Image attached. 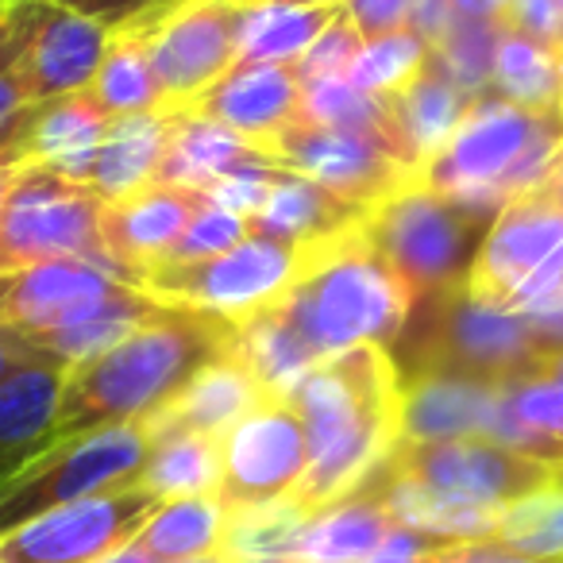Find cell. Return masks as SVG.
I'll return each instance as SVG.
<instances>
[{"mask_svg": "<svg viewBox=\"0 0 563 563\" xmlns=\"http://www.w3.org/2000/svg\"><path fill=\"white\" fill-rule=\"evenodd\" d=\"M286 398L306 421L309 471L294 501L309 514L360 490L401 440V378L378 344L317 363Z\"/></svg>", "mask_w": 563, "mask_h": 563, "instance_id": "6da1fadb", "label": "cell"}, {"mask_svg": "<svg viewBox=\"0 0 563 563\" xmlns=\"http://www.w3.org/2000/svg\"><path fill=\"white\" fill-rule=\"evenodd\" d=\"M228 352H235V321L163 306L117 347L70 371L55 417V444L109 424L147 421Z\"/></svg>", "mask_w": 563, "mask_h": 563, "instance_id": "7a4b0ae2", "label": "cell"}, {"mask_svg": "<svg viewBox=\"0 0 563 563\" xmlns=\"http://www.w3.org/2000/svg\"><path fill=\"white\" fill-rule=\"evenodd\" d=\"M274 306L324 363L360 344H378L390 352L413 313V294L363 240V228H352L313 243L301 278Z\"/></svg>", "mask_w": 563, "mask_h": 563, "instance_id": "3957f363", "label": "cell"}, {"mask_svg": "<svg viewBox=\"0 0 563 563\" xmlns=\"http://www.w3.org/2000/svg\"><path fill=\"white\" fill-rule=\"evenodd\" d=\"M398 378H463L483 386H521L548 375L532 347L525 317L501 301L460 290L417 298L398 344L390 347Z\"/></svg>", "mask_w": 563, "mask_h": 563, "instance_id": "277c9868", "label": "cell"}, {"mask_svg": "<svg viewBox=\"0 0 563 563\" xmlns=\"http://www.w3.org/2000/svg\"><path fill=\"white\" fill-rule=\"evenodd\" d=\"M563 158V112L537 117L498 93L478 97L455 135L417 170L429 189L498 212L509 197L548 186Z\"/></svg>", "mask_w": 563, "mask_h": 563, "instance_id": "5b68a950", "label": "cell"}, {"mask_svg": "<svg viewBox=\"0 0 563 563\" xmlns=\"http://www.w3.org/2000/svg\"><path fill=\"white\" fill-rule=\"evenodd\" d=\"M494 217V209L437 194L413 174L401 189L371 205L360 228L417 301L467 286Z\"/></svg>", "mask_w": 563, "mask_h": 563, "instance_id": "8992f818", "label": "cell"}, {"mask_svg": "<svg viewBox=\"0 0 563 563\" xmlns=\"http://www.w3.org/2000/svg\"><path fill=\"white\" fill-rule=\"evenodd\" d=\"M247 0H155L120 24L147 43L166 112H189L235 70Z\"/></svg>", "mask_w": 563, "mask_h": 563, "instance_id": "52a82bcc", "label": "cell"}, {"mask_svg": "<svg viewBox=\"0 0 563 563\" xmlns=\"http://www.w3.org/2000/svg\"><path fill=\"white\" fill-rule=\"evenodd\" d=\"M151 452L147 421H124L109 429L58 440L35 455L24 471L0 483V537L27 525L47 509L132 486Z\"/></svg>", "mask_w": 563, "mask_h": 563, "instance_id": "ba28073f", "label": "cell"}, {"mask_svg": "<svg viewBox=\"0 0 563 563\" xmlns=\"http://www.w3.org/2000/svg\"><path fill=\"white\" fill-rule=\"evenodd\" d=\"M101 220L104 201L93 186L70 181L43 163H24L0 209V274L51 258H89L109 271Z\"/></svg>", "mask_w": 563, "mask_h": 563, "instance_id": "9c48e42d", "label": "cell"}, {"mask_svg": "<svg viewBox=\"0 0 563 563\" xmlns=\"http://www.w3.org/2000/svg\"><path fill=\"white\" fill-rule=\"evenodd\" d=\"M306 258L309 247L251 232L232 251L205 258V263L155 266L140 290L151 294L158 306L201 309V313H217L240 324L282 301V294L306 271Z\"/></svg>", "mask_w": 563, "mask_h": 563, "instance_id": "30bf717a", "label": "cell"}, {"mask_svg": "<svg viewBox=\"0 0 563 563\" xmlns=\"http://www.w3.org/2000/svg\"><path fill=\"white\" fill-rule=\"evenodd\" d=\"M386 471L486 509H506L560 478L552 463L532 460L490 437L432 440V444L398 440V448L386 460Z\"/></svg>", "mask_w": 563, "mask_h": 563, "instance_id": "8fae6325", "label": "cell"}, {"mask_svg": "<svg viewBox=\"0 0 563 563\" xmlns=\"http://www.w3.org/2000/svg\"><path fill=\"white\" fill-rule=\"evenodd\" d=\"M309 471L306 421L290 398L266 394L243 421L220 437L217 498L228 509H255L294 498Z\"/></svg>", "mask_w": 563, "mask_h": 563, "instance_id": "7c38bea8", "label": "cell"}, {"mask_svg": "<svg viewBox=\"0 0 563 563\" xmlns=\"http://www.w3.org/2000/svg\"><path fill=\"white\" fill-rule=\"evenodd\" d=\"M163 501L140 483L47 509L0 537V563H97L112 548L135 540Z\"/></svg>", "mask_w": 563, "mask_h": 563, "instance_id": "4fadbf2b", "label": "cell"}, {"mask_svg": "<svg viewBox=\"0 0 563 563\" xmlns=\"http://www.w3.org/2000/svg\"><path fill=\"white\" fill-rule=\"evenodd\" d=\"M20 74L35 104L86 93L109 51L112 27L55 0H16Z\"/></svg>", "mask_w": 563, "mask_h": 563, "instance_id": "5bb4252c", "label": "cell"}, {"mask_svg": "<svg viewBox=\"0 0 563 563\" xmlns=\"http://www.w3.org/2000/svg\"><path fill=\"white\" fill-rule=\"evenodd\" d=\"M266 158L282 170L306 174L317 186L332 189L336 197L363 205V209H371L375 201L390 197L394 189H401L413 178V170L378 140L298 124V120L266 143Z\"/></svg>", "mask_w": 563, "mask_h": 563, "instance_id": "9a60e30c", "label": "cell"}, {"mask_svg": "<svg viewBox=\"0 0 563 563\" xmlns=\"http://www.w3.org/2000/svg\"><path fill=\"white\" fill-rule=\"evenodd\" d=\"M563 243V181L525 189L509 197L486 232L478 258L471 266L467 290L486 301L509 306L514 294L548 263Z\"/></svg>", "mask_w": 563, "mask_h": 563, "instance_id": "2e32d148", "label": "cell"}, {"mask_svg": "<svg viewBox=\"0 0 563 563\" xmlns=\"http://www.w3.org/2000/svg\"><path fill=\"white\" fill-rule=\"evenodd\" d=\"M205 201H209L205 194L155 181L128 201L104 205L101 251L109 271L140 290L143 278L170 255V247L178 243V235L186 232V224Z\"/></svg>", "mask_w": 563, "mask_h": 563, "instance_id": "e0dca14e", "label": "cell"}, {"mask_svg": "<svg viewBox=\"0 0 563 563\" xmlns=\"http://www.w3.org/2000/svg\"><path fill=\"white\" fill-rule=\"evenodd\" d=\"M120 286L128 282L89 258H51V263L20 266L0 274V329H16L24 336L55 329L93 301L117 294Z\"/></svg>", "mask_w": 563, "mask_h": 563, "instance_id": "ac0fdd59", "label": "cell"}, {"mask_svg": "<svg viewBox=\"0 0 563 563\" xmlns=\"http://www.w3.org/2000/svg\"><path fill=\"white\" fill-rule=\"evenodd\" d=\"M298 109L301 78L294 63H235V70L189 112L217 120L228 132L266 151L274 135H282L298 120Z\"/></svg>", "mask_w": 563, "mask_h": 563, "instance_id": "d6986e66", "label": "cell"}, {"mask_svg": "<svg viewBox=\"0 0 563 563\" xmlns=\"http://www.w3.org/2000/svg\"><path fill=\"white\" fill-rule=\"evenodd\" d=\"M70 367L35 355L0 383V483L55 448V417Z\"/></svg>", "mask_w": 563, "mask_h": 563, "instance_id": "ffe728a7", "label": "cell"}, {"mask_svg": "<svg viewBox=\"0 0 563 563\" xmlns=\"http://www.w3.org/2000/svg\"><path fill=\"white\" fill-rule=\"evenodd\" d=\"M506 398V386L463 383V378H409L401 383V440L406 444L460 437L494 440Z\"/></svg>", "mask_w": 563, "mask_h": 563, "instance_id": "44dd1931", "label": "cell"}, {"mask_svg": "<svg viewBox=\"0 0 563 563\" xmlns=\"http://www.w3.org/2000/svg\"><path fill=\"white\" fill-rule=\"evenodd\" d=\"M263 398H266V390L258 386V378L243 367L240 355L228 352V355H220L217 363H209V367H205L178 398L166 401L155 417H147L151 440L170 437V432H194V437L220 440Z\"/></svg>", "mask_w": 563, "mask_h": 563, "instance_id": "7402d4cb", "label": "cell"}, {"mask_svg": "<svg viewBox=\"0 0 563 563\" xmlns=\"http://www.w3.org/2000/svg\"><path fill=\"white\" fill-rule=\"evenodd\" d=\"M258 163H271L258 143L228 132L217 120L194 117V112H174V128H170V140H166L155 181L158 186L194 189V194L209 197V189L217 181L232 178V174Z\"/></svg>", "mask_w": 563, "mask_h": 563, "instance_id": "603a6c76", "label": "cell"}, {"mask_svg": "<svg viewBox=\"0 0 563 563\" xmlns=\"http://www.w3.org/2000/svg\"><path fill=\"white\" fill-rule=\"evenodd\" d=\"M363 205H352L344 197H336L332 189L317 186L306 174L282 170L274 178L266 201L258 205V212L251 217V232L266 235V240L298 243V247H313L332 235H344L352 228H360Z\"/></svg>", "mask_w": 563, "mask_h": 563, "instance_id": "cb8c5ba5", "label": "cell"}, {"mask_svg": "<svg viewBox=\"0 0 563 563\" xmlns=\"http://www.w3.org/2000/svg\"><path fill=\"white\" fill-rule=\"evenodd\" d=\"M394 525L375 478L340 501L313 509L294 544V563H363Z\"/></svg>", "mask_w": 563, "mask_h": 563, "instance_id": "d4e9b609", "label": "cell"}, {"mask_svg": "<svg viewBox=\"0 0 563 563\" xmlns=\"http://www.w3.org/2000/svg\"><path fill=\"white\" fill-rule=\"evenodd\" d=\"M112 120L104 117L101 104L86 93L58 97V101L35 104L32 124L24 140V163H43L51 170L66 174L70 181L93 178V158L101 147Z\"/></svg>", "mask_w": 563, "mask_h": 563, "instance_id": "484cf974", "label": "cell"}, {"mask_svg": "<svg viewBox=\"0 0 563 563\" xmlns=\"http://www.w3.org/2000/svg\"><path fill=\"white\" fill-rule=\"evenodd\" d=\"M158 309L163 306H158L151 294L135 290V286H120L117 294L93 301V306L81 309V313L70 317V321L55 324V329L32 332V336L20 332V336H24L40 355H47V360H55L74 371V367H81V363L104 355L109 347H117L124 336H132L143 321H151V317L158 313Z\"/></svg>", "mask_w": 563, "mask_h": 563, "instance_id": "4316f807", "label": "cell"}, {"mask_svg": "<svg viewBox=\"0 0 563 563\" xmlns=\"http://www.w3.org/2000/svg\"><path fill=\"white\" fill-rule=\"evenodd\" d=\"M390 104L394 128H398L401 155H406L409 170H421L440 147L455 135L463 117L471 112L475 97H467L429 55V66L409 81L401 93L386 97Z\"/></svg>", "mask_w": 563, "mask_h": 563, "instance_id": "83f0119b", "label": "cell"}, {"mask_svg": "<svg viewBox=\"0 0 563 563\" xmlns=\"http://www.w3.org/2000/svg\"><path fill=\"white\" fill-rule=\"evenodd\" d=\"M170 128L174 112H140V117L112 120L93 158V178H89L93 194L104 205H117L155 186Z\"/></svg>", "mask_w": 563, "mask_h": 563, "instance_id": "f1b7e54d", "label": "cell"}, {"mask_svg": "<svg viewBox=\"0 0 563 563\" xmlns=\"http://www.w3.org/2000/svg\"><path fill=\"white\" fill-rule=\"evenodd\" d=\"M340 16L347 0H317V4H251L240 27V63H298Z\"/></svg>", "mask_w": 563, "mask_h": 563, "instance_id": "f546056e", "label": "cell"}, {"mask_svg": "<svg viewBox=\"0 0 563 563\" xmlns=\"http://www.w3.org/2000/svg\"><path fill=\"white\" fill-rule=\"evenodd\" d=\"M235 355L258 378V386L266 394H278V398H286L321 363L298 336V329L282 317L278 306L235 324Z\"/></svg>", "mask_w": 563, "mask_h": 563, "instance_id": "4dcf8cb0", "label": "cell"}, {"mask_svg": "<svg viewBox=\"0 0 563 563\" xmlns=\"http://www.w3.org/2000/svg\"><path fill=\"white\" fill-rule=\"evenodd\" d=\"M228 517H232V509H228L217 494L174 498V501H163V506L143 521L135 540H140L158 563L197 560V555L220 552Z\"/></svg>", "mask_w": 563, "mask_h": 563, "instance_id": "1f68e13d", "label": "cell"}, {"mask_svg": "<svg viewBox=\"0 0 563 563\" xmlns=\"http://www.w3.org/2000/svg\"><path fill=\"white\" fill-rule=\"evenodd\" d=\"M298 124H317V128H332V132L367 135V140H378L386 151H394V155L406 163L386 97L363 93V89L352 86L347 78H324V81H313V86H301Z\"/></svg>", "mask_w": 563, "mask_h": 563, "instance_id": "d6a6232c", "label": "cell"}, {"mask_svg": "<svg viewBox=\"0 0 563 563\" xmlns=\"http://www.w3.org/2000/svg\"><path fill=\"white\" fill-rule=\"evenodd\" d=\"M135 483L151 490L158 501L194 498V494H217L220 486V440L194 437V432H170L151 440L147 463Z\"/></svg>", "mask_w": 563, "mask_h": 563, "instance_id": "836d02e7", "label": "cell"}, {"mask_svg": "<svg viewBox=\"0 0 563 563\" xmlns=\"http://www.w3.org/2000/svg\"><path fill=\"white\" fill-rule=\"evenodd\" d=\"M494 93L537 117L563 112V58L501 27L498 51H494Z\"/></svg>", "mask_w": 563, "mask_h": 563, "instance_id": "e575fe53", "label": "cell"}, {"mask_svg": "<svg viewBox=\"0 0 563 563\" xmlns=\"http://www.w3.org/2000/svg\"><path fill=\"white\" fill-rule=\"evenodd\" d=\"M89 97L104 109L109 120L140 117V112H166L158 93L155 70H151L147 43L132 32H112L104 63L97 70Z\"/></svg>", "mask_w": 563, "mask_h": 563, "instance_id": "d590c367", "label": "cell"}, {"mask_svg": "<svg viewBox=\"0 0 563 563\" xmlns=\"http://www.w3.org/2000/svg\"><path fill=\"white\" fill-rule=\"evenodd\" d=\"M309 509L294 498L271 501V506L235 509L228 517L220 555L228 563H294V544L306 525Z\"/></svg>", "mask_w": 563, "mask_h": 563, "instance_id": "8d00e7d4", "label": "cell"}, {"mask_svg": "<svg viewBox=\"0 0 563 563\" xmlns=\"http://www.w3.org/2000/svg\"><path fill=\"white\" fill-rule=\"evenodd\" d=\"M501 40V20L452 16L448 32L432 47V63L455 81L467 97H490L494 89V51Z\"/></svg>", "mask_w": 563, "mask_h": 563, "instance_id": "74e56055", "label": "cell"}, {"mask_svg": "<svg viewBox=\"0 0 563 563\" xmlns=\"http://www.w3.org/2000/svg\"><path fill=\"white\" fill-rule=\"evenodd\" d=\"M490 540L532 560L563 563V478L501 509Z\"/></svg>", "mask_w": 563, "mask_h": 563, "instance_id": "f35d334b", "label": "cell"}, {"mask_svg": "<svg viewBox=\"0 0 563 563\" xmlns=\"http://www.w3.org/2000/svg\"><path fill=\"white\" fill-rule=\"evenodd\" d=\"M35 101L20 74V16L16 0L0 9V163H24V140Z\"/></svg>", "mask_w": 563, "mask_h": 563, "instance_id": "ab89813d", "label": "cell"}, {"mask_svg": "<svg viewBox=\"0 0 563 563\" xmlns=\"http://www.w3.org/2000/svg\"><path fill=\"white\" fill-rule=\"evenodd\" d=\"M429 43L421 35H413L409 27L390 35H378V40H367L355 58L352 74L347 81L360 86L363 93H375V97H394L417 78V74L429 66Z\"/></svg>", "mask_w": 563, "mask_h": 563, "instance_id": "60d3db41", "label": "cell"}, {"mask_svg": "<svg viewBox=\"0 0 563 563\" xmlns=\"http://www.w3.org/2000/svg\"><path fill=\"white\" fill-rule=\"evenodd\" d=\"M251 235V220L240 212L224 209L217 201H205L194 212V220L186 224V232L178 235V243L170 247V255L158 266H189V263H205V258H217L224 251H232L235 243H243Z\"/></svg>", "mask_w": 563, "mask_h": 563, "instance_id": "b9f144b4", "label": "cell"}, {"mask_svg": "<svg viewBox=\"0 0 563 563\" xmlns=\"http://www.w3.org/2000/svg\"><path fill=\"white\" fill-rule=\"evenodd\" d=\"M363 43L367 40H363L360 27L352 24V16H340L336 24L294 63L301 86H313V81H324V78H347L355 58H360Z\"/></svg>", "mask_w": 563, "mask_h": 563, "instance_id": "7bdbcfd3", "label": "cell"}, {"mask_svg": "<svg viewBox=\"0 0 563 563\" xmlns=\"http://www.w3.org/2000/svg\"><path fill=\"white\" fill-rule=\"evenodd\" d=\"M509 409L525 429L563 444V383L532 378V383L509 386Z\"/></svg>", "mask_w": 563, "mask_h": 563, "instance_id": "ee69618b", "label": "cell"}, {"mask_svg": "<svg viewBox=\"0 0 563 563\" xmlns=\"http://www.w3.org/2000/svg\"><path fill=\"white\" fill-rule=\"evenodd\" d=\"M501 27L532 40L537 47L552 51L563 58V12L560 0H506L501 9Z\"/></svg>", "mask_w": 563, "mask_h": 563, "instance_id": "f6af8a7d", "label": "cell"}, {"mask_svg": "<svg viewBox=\"0 0 563 563\" xmlns=\"http://www.w3.org/2000/svg\"><path fill=\"white\" fill-rule=\"evenodd\" d=\"M452 540H440L432 532H421V529H409V525L394 521L386 529V537L378 540V548L367 555L363 563H432Z\"/></svg>", "mask_w": 563, "mask_h": 563, "instance_id": "bcb514c9", "label": "cell"}, {"mask_svg": "<svg viewBox=\"0 0 563 563\" xmlns=\"http://www.w3.org/2000/svg\"><path fill=\"white\" fill-rule=\"evenodd\" d=\"M563 306V243L548 255V263L525 282L514 294L509 309L517 313H540V309H560Z\"/></svg>", "mask_w": 563, "mask_h": 563, "instance_id": "7dc6e473", "label": "cell"}, {"mask_svg": "<svg viewBox=\"0 0 563 563\" xmlns=\"http://www.w3.org/2000/svg\"><path fill=\"white\" fill-rule=\"evenodd\" d=\"M347 16L360 27L363 40H378V35L409 27L413 0H347Z\"/></svg>", "mask_w": 563, "mask_h": 563, "instance_id": "c3c4849f", "label": "cell"}, {"mask_svg": "<svg viewBox=\"0 0 563 563\" xmlns=\"http://www.w3.org/2000/svg\"><path fill=\"white\" fill-rule=\"evenodd\" d=\"M432 563H552V560H532L514 548L498 544V540H463V544H448Z\"/></svg>", "mask_w": 563, "mask_h": 563, "instance_id": "681fc988", "label": "cell"}, {"mask_svg": "<svg viewBox=\"0 0 563 563\" xmlns=\"http://www.w3.org/2000/svg\"><path fill=\"white\" fill-rule=\"evenodd\" d=\"M35 355H40V352H35V347L27 344L16 329H0V383H4V378H9L20 363L35 360Z\"/></svg>", "mask_w": 563, "mask_h": 563, "instance_id": "f907efd6", "label": "cell"}, {"mask_svg": "<svg viewBox=\"0 0 563 563\" xmlns=\"http://www.w3.org/2000/svg\"><path fill=\"white\" fill-rule=\"evenodd\" d=\"M455 16H475V20H501L506 0H452Z\"/></svg>", "mask_w": 563, "mask_h": 563, "instance_id": "816d5d0a", "label": "cell"}, {"mask_svg": "<svg viewBox=\"0 0 563 563\" xmlns=\"http://www.w3.org/2000/svg\"><path fill=\"white\" fill-rule=\"evenodd\" d=\"M97 563H158V560L147 552V548L140 544V540H128V544L112 548V552H109V555H101Z\"/></svg>", "mask_w": 563, "mask_h": 563, "instance_id": "f5cc1de1", "label": "cell"}, {"mask_svg": "<svg viewBox=\"0 0 563 563\" xmlns=\"http://www.w3.org/2000/svg\"><path fill=\"white\" fill-rule=\"evenodd\" d=\"M24 163H0V209H4V197H9V186H12V178H16V170Z\"/></svg>", "mask_w": 563, "mask_h": 563, "instance_id": "db71d44e", "label": "cell"}, {"mask_svg": "<svg viewBox=\"0 0 563 563\" xmlns=\"http://www.w3.org/2000/svg\"><path fill=\"white\" fill-rule=\"evenodd\" d=\"M548 378H555V383H563V352L555 355L552 363H548Z\"/></svg>", "mask_w": 563, "mask_h": 563, "instance_id": "11a10c76", "label": "cell"}, {"mask_svg": "<svg viewBox=\"0 0 563 563\" xmlns=\"http://www.w3.org/2000/svg\"><path fill=\"white\" fill-rule=\"evenodd\" d=\"M247 4H317V0H247Z\"/></svg>", "mask_w": 563, "mask_h": 563, "instance_id": "9f6ffc18", "label": "cell"}, {"mask_svg": "<svg viewBox=\"0 0 563 563\" xmlns=\"http://www.w3.org/2000/svg\"><path fill=\"white\" fill-rule=\"evenodd\" d=\"M181 563H228L220 552H212V555H197V560H181Z\"/></svg>", "mask_w": 563, "mask_h": 563, "instance_id": "6f0895ef", "label": "cell"}, {"mask_svg": "<svg viewBox=\"0 0 563 563\" xmlns=\"http://www.w3.org/2000/svg\"><path fill=\"white\" fill-rule=\"evenodd\" d=\"M555 178H560V181H563V158H560V174H555Z\"/></svg>", "mask_w": 563, "mask_h": 563, "instance_id": "680465c9", "label": "cell"}, {"mask_svg": "<svg viewBox=\"0 0 563 563\" xmlns=\"http://www.w3.org/2000/svg\"><path fill=\"white\" fill-rule=\"evenodd\" d=\"M4 4H9V0H0V9H4Z\"/></svg>", "mask_w": 563, "mask_h": 563, "instance_id": "91938a15", "label": "cell"}, {"mask_svg": "<svg viewBox=\"0 0 563 563\" xmlns=\"http://www.w3.org/2000/svg\"><path fill=\"white\" fill-rule=\"evenodd\" d=\"M560 12H563V0H560Z\"/></svg>", "mask_w": 563, "mask_h": 563, "instance_id": "94428289", "label": "cell"}, {"mask_svg": "<svg viewBox=\"0 0 563 563\" xmlns=\"http://www.w3.org/2000/svg\"><path fill=\"white\" fill-rule=\"evenodd\" d=\"M560 478H563V471H560Z\"/></svg>", "mask_w": 563, "mask_h": 563, "instance_id": "6125c7cd", "label": "cell"}]
</instances>
